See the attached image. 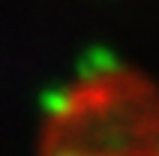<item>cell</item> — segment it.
Listing matches in <instances>:
<instances>
[{
    "instance_id": "obj_1",
    "label": "cell",
    "mask_w": 159,
    "mask_h": 156,
    "mask_svg": "<svg viewBox=\"0 0 159 156\" xmlns=\"http://www.w3.org/2000/svg\"><path fill=\"white\" fill-rule=\"evenodd\" d=\"M114 54L108 51V48H90L87 54H84V60H81V75L87 78H102L108 75V72H114Z\"/></svg>"
},
{
    "instance_id": "obj_2",
    "label": "cell",
    "mask_w": 159,
    "mask_h": 156,
    "mask_svg": "<svg viewBox=\"0 0 159 156\" xmlns=\"http://www.w3.org/2000/svg\"><path fill=\"white\" fill-rule=\"evenodd\" d=\"M72 105H75V99H72L69 90L54 87V90H45V93H42V108L51 114V117H63V114H69Z\"/></svg>"
}]
</instances>
